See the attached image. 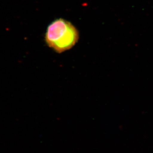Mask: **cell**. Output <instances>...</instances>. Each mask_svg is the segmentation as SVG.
Listing matches in <instances>:
<instances>
[{"mask_svg":"<svg viewBox=\"0 0 153 153\" xmlns=\"http://www.w3.org/2000/svg\"><path fill=\"white\" fill-rule=\"evenodd\" d=\"M78 39L76 28L70 22L61 19L55 20L48 26L45 35L48 46L58 53L71 49Z\"/></svg>","mask_w":153,"mask_h":153,"instance_id":"cell-1","label":"cell"}]
</instances>
